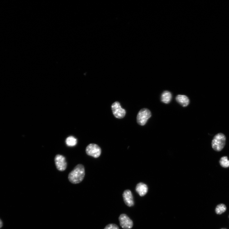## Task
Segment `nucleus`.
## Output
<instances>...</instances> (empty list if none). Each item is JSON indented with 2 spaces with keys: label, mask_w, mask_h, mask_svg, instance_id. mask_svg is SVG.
Masks as SVG:
<instances>
[{
  "label": "nucleus",
  "mask_w": 229,
  "mask_h": 229,
  "mask_svg": "<svg viewBox=\"0 0 229 229\" xmlns=\"http://www.w3.org/2000/svg\"><path fill=\"white\" fill-rule=\"evenodd\" d=\"M226 137L222 133H219L215 135L212 142V147L217 152L222 151L226 144Z\"/></svg>",
  "instance_id": "f03ea898"
},
{
  "label": "nucleus",
  "mask_w": 229,
  "mask_h": 229,
  "mask_svg": "<svg viewBox=\"0 0 229 229\" xmlns=\"http://www.w3.org/2000/svg\"><path fill=\"white\" fill-rule=\"evenodd\" d=\"M136 190L140 196H144L147 193L148 188L147 185L143 183H140L137 184L136 188Z\"/></svg>",
  "instance_id": "1a4fd4ad"
},
{
  "label": "nucleus",
  "mask_w": 229,
  "mask_h": 229,
  "mask_svg": "<svg viewBox=\"0 0 229 229\" xmlns=\"http://www.w3.org/2000/svg\"><path fill=\"white\" fill-rule=\"evenodd\" d=\"M151 113L147 109L144 108L140 111L137 116V122L139 125H144L151 116Z\"/></svg>",
  "instance_id": "7ed1b4c3"
},
{
  "label": "nucleus",
  "mask_w": 229,
  "mask_h": 229,
  "mask_svg": "<svg viewBox=\"0 0 229 229\" xmlns=\"http://www.w3.org/2000/svg\"><path fill=\"white\" fill-rule=\"evenodd\" d=\"M227 209L226 206L224 204H218L215 209V212L216 214L220 215L225 212Z\"/></svg>",
  "instance_id": "f8f14e48"
},
{
  "label": "nucleus",
  "mask_w": 229,
  "mask_h": 229,
  "mask_svg": "<svg viewBox=\"0 0 229 229\" xmlns=\"http://www.w3.org/2000/svg\"><path fill=\"white\" fill-rule=\"evenodd\" d=\"M176 101L183 107H186L189 104V100L188 98L185 95H178L176 98Z\"/></svg>",
  "instance_id": "9d476101"
},
{
  "label": "nucleus",
  "mask_w": 229,
  "mask_h": 229,
  "mask_svg": "<svg viewBox=\"0 0 229 229\" xmlns=\"http://www.w3.org/2000/svg\"><path fill=\"white\" fill-rule=\"evenodd\" d=\"M119 220L121 226L124 229H130L133 226L132 220L125 214H121L119 217Z\"/></svg>",
  "instance_id": "423d86ee"
},
{
  "label": "nucleus",
  "mask_w": 229,
  "mask_h": 229,
  "mask_svg": "<svg viewBox=\"0 0 229 229\" xmlns=\"http://www.w3.org/2000/svg\"><path fill=\"white\" fill-rule=\"evenodd\" d=\"M221 166L223 168H226L229 167V160L226 156L222 157L219 161Z\"/></svg>",
  "instance_id": "4468645a"
},
{
  "label": "nucleus",
  "mask_w": 229,
  "mask_h": 229,
  "mask_svg": "<svg viewBox=\"0 0 229 229\" xmlns=\"http://www.w3.org/2000/svg\"></svg>",
  "instance_id": "a211bd4d"
},
{
  "label": "nucleus",
  "mask_w": 229,
  "mask_h": 229,
  "mask_svg": "<svg viewBox=\"0 0 229 229\" xmlns=\"http://www.w3.org/2000/svg\"><path fill=\"white\" fill-rule=\"evenodd\" d=\"M85 176L84 166L81 164H78L69 173L68 179L73 184H78L83 180Z\"/></svg>",
  "instance_id": "f257e3e1"
},
{
  "label": "nucleus",
  "mask_w": 229,
  "mask_h": 229,
  "mask_svg": "<svg viewBox=\"0 0 229 229\" xmlns=\"http://www.w3.org/2000/svg\"><path fill=\"white\" fill-rule=\"evenodd\" d=\"M125 204L128 207H132L134 204L133 196L131 191L129 190H125L123 194Z\"/></svg>",
  "instance_id": "6e6552de"
},
{
  "label": "nucleus",
  "mask_w": 229,
  "mask_h": 229,
  "mask_svg": "<svg viewBox=\"0 0 229 229\" xmlns=\"http://www.w3.org/2000/svg\"><path fill=\"white\" fill-rule=\"evenodd\" d=\"M67 145L70 147L75 146L77 143V140L74 136H71L67 137L66 140Z\"/></svg>",
  "instance_id": "ddd939ff"
},
{
  "label": "nucleus",
  "mask_w": 229,
  "mask_h": 229,
  "mask_svg": "<svg viewBox=\"0 0 229 229\" xmlns=\"http://www.w3.org/2000/svg\"><path fill=\"white\" fill-rule=\"evenodd\" d=\"M104 229H120L118 226L115 224L107 225Z\"/></svg>",
  "instance_id": "2eb2a0df"
},
{
  "label": "nucleus",
  "mask_w": 229,
  "mask_h": 229,
  "mask_svg": "<svg viewBox=\"0 0 229 229\" xmlns=\"http://www.w3.org/2000/svg\"><path fill=\"white\" fill-rule=\"evenodd\" d=\"M3 226V223L1 220L0 219V228L2 227Z\"/></svg>",
  "instance_id": "dca6fc26"
},
{
  "label": "nucleus",
  "mask_w": 229,
  "mask_h": 229,
  "mask_svg": "<svg viewBox=\"0 0 229 229\" xmlns=\"http://www.w3.org/2000/svg\"><path fill=\"white\" fill-rule=\"evenodd\" d=\"M221 229H227L225 228H221Z\"/></svg>",
  "instance_id": "f3484780"
},
{
  "label": "nucleus",
  "mask_w": 229,
  "mask_h": 229,
  "mask_svg": "<svg viewBox=\"0 0 229 229\" xmlns=\"http://www.w3.org/2000/svg\"><path fill=\"white\" fill-rule=\"evenodd\" d=\"M54 161L57 168L59 171H63L66 169L67 163L65 157L59 154L56 155L54 158Z\"/></svg>",
  "instance_id": "0eeeda50"
},
{
  "label": "nucleus",
  "mask_w": 229,
  "mask_h": 229,
  "mask_svg": "<svg viewBox=\"0 0 229 229\" xmlns=\"http://www.w3.org/2000/svg\"><path fill=\"white\" fill-rule=\"evenodd\" d=\"M112 108L113 114L116 117L121 119L124 117L126 114L125 110L121 107L120 104L118 102L113 103Z\"/></svg>",
  "instance_id": "39448f33"
},
{
  "label": "nucleus",
  "mask_w": 229,
  "mask_h": 229,
  "mask_svg": "<svg viewBox=\"0 0 229 229\" xmlns=\"http://www.w3.org/2000/svg\"><path fill=\"white\" fill-rule=\"evenodd\" d=\"M172 98V95L169 91H164L161 95V101L164 103H169L171 102Z\"/></svg>",
  "instance_id": "9b49d317"
},
{
  "label": "nucleus",
  "mask_w": 229,
  "mask_h": 229,
  "mask_svg": "<svg viewBox=\"0 0 229 229\" xmlns=\"http://www.w3.org/2000/svg\"><path fill=\"white\" fill-rule=\"evenodd\" d=\"M86 152L88 155L96 158L100 156L101 153V149L98 145L90 144L86 147Z\"/></svg>",
  "instance_id": "20e7f679"
}]
</instances>
